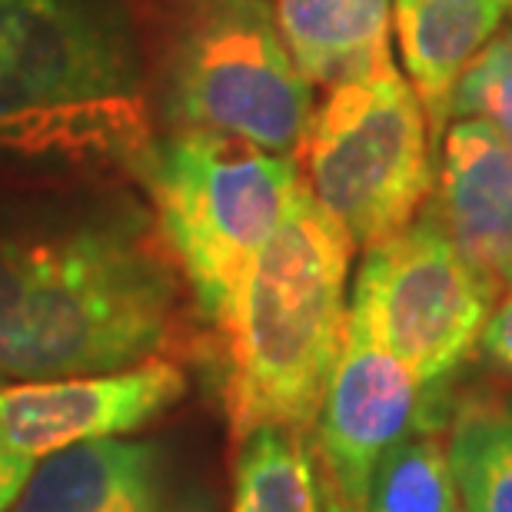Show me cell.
Instances as JSON below:
<instances>
[{"label": "cell", "instance_id": "7a4b0ae2", "mask_svg": "<svg viewBox=\"0 0 512 512\" xmlns=\"http://www.w3.org/2000/svg\"><path fill=\"white\" fill-rule=\"evenodd\" d=\"M353 250V237L303 183L217 326L237 443L260 426L310 436L343 350Z\"/></svg>", "mask_w": 512, "mask_h": 512}, {"label": "cell", "instance_id": "5b68a950", "mask_svg": "<svg viewBox=\"0 0 512 512\" xmlns=\"http://www.w3.org/2000/svg\"><path fill=\"white\" fill-rule=\"evenodd\" d=\"M313 200L370 250L409 227L433 193V137L393 57L330 87L296 150Z\"/></svg>", "mask_w": 512, "mask_h": 512}, {"label": "cell", "instance_id": "8fae6325", "mask_svg": "<svg viewBox=\"0 0 512 512\" xmlns=\"http://www.w3.org/2000/svg\"><path fill=\"white\" fill-rule=\"evenodd\" d=\"M10 512H213L173 479L157 443L90 439L37 459Z\"/></svg>", "mask_w": 512, "mask_h": 512}, {"label": "cell", "instance_id": "6da1fadb", "mask_svg": "<svg viewBox=\"0 0 512 512\" xmlns=\"http://www.w3.org/2000/svg\"><path fill=\"white\" fill-rule=\"evenodd\" d=\"M170 247L140 227L0 240V380H64L153 360L180 330Z\"/></svg>", "mask_w": 512, "mask_h": 512}, {"label": "cell", "instance_id": "d6986e66", "mask_svg": "<svg viewBox=\"0 0 512 512\" xmlns=\"http://www.w3.org/2000/svg\"><path fill=\"white\" fill-rule=\"evenodd\" d=\"M34 459L20 456L17 449H10L0 443V512H10L14 503L24 493L30 473H34Z\"/></svg>", "mask_w": 512, "mask_h": 512}, {"label": "cell", "instance_id": "9a60e30c", "mask_svg": "<svg viewBox=\"0 0 512 512\" xmlns=\"http://www.w3.org/2000/svg\"><path fill=\"white\" fill-rule=\"evenodd\" d=\"M237 446L233 512H323L310 436L260 426Z\"/></svg>", "mask_w": 512, "mask_h": 512}, {"label": "cell", "instance_id": "7c38bea8", "mask_svg": "<svg viewBox=\"0 0 512 512\" xmlns=\"http://www.w3.org/2000/svg\"><path fill=\"white\" fill-rule=\"evenodd\" d=\"M512 0H396V34L409 87L426 114L433 143L453 117V94L483 54Z\"/></svg>", "mask_w": 512, "mask_h": 512}, {"label": "cell", "instance_id": "ac0fdd59", "mask_svg": "<svg viewBox=\"0 0 512 512\" xmlns=\"http://www.w3.org/2000/svg\"><path fill=\"white\" fill-rule=\"evenodd\" d=\"M476 350L486 356V363L493 366L496 373H503L506 380H512V290L503 293V300L493 306Z\"/></svg>", "mask_w": 512, "mask_h": 512}, {"label": "cell", "instance_id": "ba28073f", "mask_svg": "<svg viewBox=\"0 0 512 512\" xmlns=\"http://www.w3.org/2000/svg\"><path fill=\"white\" fill-rule=\"evenodd\" d=\"M449 399V386H423L346 316L340 360L310 429L323 512H363L373 479L393 449L416 429L443 426Z\"/></svg>", "mask_w": 512, "mask_h": 512}, {"label": "cell", "instance_id": "3957f363", "mask_svg": "<svg viewBox=\"0 0 512 512\" xmlns=\"http://www.w3.org/2000/svg\"><path fill=\"white\" fill-rule=\"evenodd\" d=\"M150 120L114 34L77 0H0V147L137 160Z\"/></svg>", "mask_w": 512, "mask_h": 512}, {"label": "cell", "instance_id": "5bb4252c", "mask_svg": "<svg viewBox=\"0 0 512 512\" xmlns=\"http://www.w3.org/2000/svg\"><path fill=\"white\" fill-rule=\"evenodd\" d=\"M446 453L466 512H512V396L473 389L449 399Z\"/></svg>", "mask_w": 512, "mask_h": 512}, {"label": "cell", "instance_id": "52a82bcc", "mask_svg": "<svg viewBox=\"0 0 512 512\" xmlns=\"http://www.w3.org/2000/svg\"><path fill=\"white\" fill-rule=\"evenodd\" d=\"M170 100L183 130L247 140L293 160L313 117V84L256 0H217L203 10L177 54Z\"/></svg>", "mask_w": 512, "mask_h": 512}, {"label": "cell", "instance_id": "8992f818", "mask_svg": "<svg viewBox=\"0 0 512 512\" xmlns=\"http://www.w3.org/2000/svg\"><path fill=\"white\" fill-rule=\"evenodd\" d=\"M493 303L496 296L426 203L409 227L366 250L353 283L350 323L423 386L439 389L479 346Z\"/></svg>", "mask_w": 512, "mask_h": 512}, {"label": "cell", "instance_id": "4fadbf2b", "mask_svg": "<svg viewBox=\"0 0 512 512\" xmlns=\"http://www.w3.org/2000/svg\"><path fill=\"white\" fill-rule=\"evenodd\" d=\"M276 30L310 84L333 87L389 60V0H280Z\"/></svg>", "mask_w": 512, "mask_h": 512}, {"label": "cell", "instance_id": "277c9868", "mask_svg": "<svg viewBox=\"0 0 512 512\" xmlns=\"http://www.w3.org/2000/svg\"><path fill=\"white\" fill-rule=\"evenodd\" d=\"M163 240L213 330L300 193L293 157L247 140L183 130L147 163Z\"/></svg>", "mask_w": 512, "mask_h": 512}, {"label": "cell", "instance_id": "30bf717a", "mask_svg": "<svg viewBox=\"0 0 512 512\" xmlns=\"http://www.w3.org/2000/svg\"><path fill=\"white\" fill-rule=\"evenodd\" d=\"M486 290H512V147L473 117L446 127L436 197L429 203Z\"/></svg>", "mask_w": 512, "mask_h": 512}, {"label": "cell", "instance_id": "e0dca14e", "mask_svg": "<svg viewBox=\"0 0 512 512\" xmlns=\"http://www.w3.org/2000/svg\"><path fill=\"white\" fill-rule=\"evenodd\" d=\"M453 114L493 127L512 147V30H503L483 47L453 94Z\"/></svg>", "mask_w": 512, "mask_h": 512}, {"label": "cell", "instance_id": "2e32d148", "mask_svg": "<svg viewBox=\"0 0 512 512\" xmlns=\"http://www.w3.org/2000/svg\"><path fill=\"white\" fill-rule=\"evenodd\" d=\"M363 512H463L449 469L446 423L423 426L376 473Z\"/></svg>", "mask_w": 512, "mask_h": 512}, {"label": "cell", "instance_id": "9c48e42d", "mask_svg": "<svg viewBox=\"0 0 512 512\" xmlns=\"http://www.w3.org/2000/svg\"><path fill=\"white\" fill-rule=\"evenodd\" d=\"M183 393L187 373L167 356L114 373L10 383L0 386V443L37 463L90 439L127 436L177 406Z\"/></svg>", "mask_w": 512, "mask_h": 512}]
</instances>
